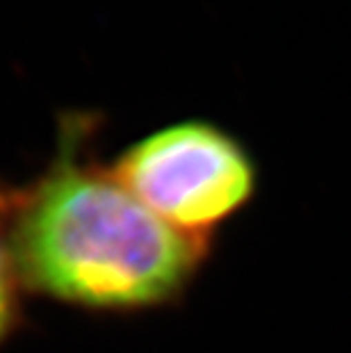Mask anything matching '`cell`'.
I'll use <instances>...</instances> for the list:
<instances>
[{
  "label": "cell",
  "mask_w": 351,
  "mask_h": 353,
  "mask_svg": "<svg viewBox=\"0 0 351 353\" xmlns=\"http://www.w3.org/2000/svg\"><path fill=\"white\" fill-rule=\"evenodd\" d=\"M99 117L66 112L55 151L26 185L0 180V221L28 294L89 312L178 303L212 246L158 219L92 153Z\"/></svg>",
  "instance_id": "cell-1"
},
{
  "label": "cell",
  "mask_w": 351,
  "mask_h": 353,
  "mask_svg": "<svg viewBox=\"0 0 351 353\" xmlns=\"http://www.w3.org/2000/svg\"><path fill=\"white\" fill-rule=\"evenodd\" d=\"M110 171L167 226L212 249L217 232L256 199L260 180L242 141L203 119L148 132Z\"/></svg>",
  "instance_id": "cell-2"
},
{
  "label": "cell",
  "mask_w": 351,
  "mask_h": 353,
  "mask_svg": "<svg viewBox=\"0 0 351 353\" xmlns=\"http://www.w3.org/2000/svg\"><path fill=\"white\" fill-rule=\"evenodd\" d=\"M26 296L28 290L0 221V351L26 324Z\"/></svg>",
  "instance_id": "cell-3"
}]
</instances>
